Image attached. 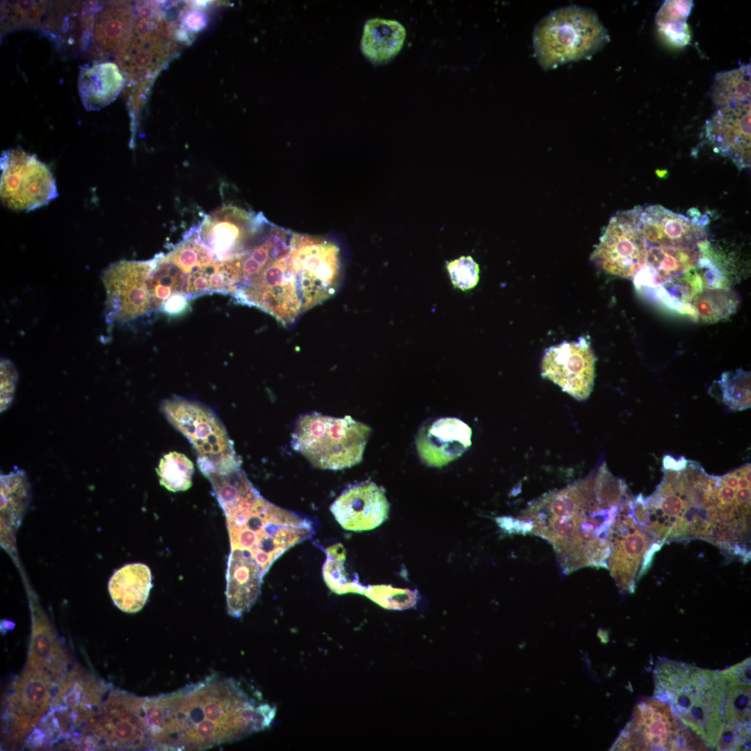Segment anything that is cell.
Instances as JSON below:
<instances>
[{
    "instance_id": "10",
    "label": "cell",
    "mask_w": 751,
    "mask_h": 751,
    "mask_svg": "<svg viewBox=\"0 0 751 751\" xmlns=\"http://www.w3.org/2000/svg\"><path fill=\"white\" fill-rule=\"evenodd\" d=\"M635 497L617 514L609 536L607 569L620 591L632 593L661 547L654 543L633 515Z\"/></svg>"
},
{
    "instance_id": "30",
    "label": "cell",
    "mask_w": 751,
    "mask_h": 751,
    "mask_svg": "<svg viewBox=\"0 0 751 751\" xmlns=\"http://www.w3.org/2000/svg\"><path fill=\"white\" fill-rule=\"evenodd\" d=\"M405 35L404 26L394 19H370L363 28L361 51L373 64L387 63L401 51Z\"/></svg>"
},
{
    "instance_id": "26",
    "label": "cell",
    "mask_w": 751,
    "mask_h": 751,
    "mask_svg": "<svg viewBox=\"0 0 751 751\" xmlns=\"http://www.w3.org/2000/svg\"><path fill=\"white\" fill-rule=\"evenodd\" d=\"M264 576L250 556L238 549H231L226 573L227 613L240 617L257 599Z\"/></svg>"
},
{
    "instance_id": "21",
    "label": "cell",
    "mask_w": 751,
    "mask_h": 751,
    "mask_svg": "<svg viewBox=\"0 0 751 751\" xmlns=\"http://www.w3.org/2000/svg\"><path fill=\"white\" fill-rule=\"evenodd\" d=\"M714 151L739 170L750 166V102L718 108L705 125Z\"/></svg>"
},
{
    "instance_id": "29",
    "label": "cell",
    "mask_w": 751,
    "mask_h": 751,
    "mask_svg": "<svg viewBox=\"0 0 751 751\" xmlns=\"http://www.w3.org/2000/svg\"><path fill=\"white\" fill-rule=\"evenodd\" d=\"M131 6L127 3H108L96 15L92 31L95 50L109 55L120 49L131 28Z\"/></svg>"
},
{
    "instance_id": "36",
    "label": "cell",
    "mask_w": 751,
    "mask_h": 751,
    "mask_svg": "<svg viewBox=\"0 0 751 751\" xmlns=\"http://www.w3.org/2000/svg\"><path fill=\"white\" fill-rule=\"evenodd\" d=\"M723 732L750 735V684H727Z\"/></svg>"
},
{
    "instance_id": "43",
    "label": "cell",
    "mask_w": 751,
    "mask_h": 751,
    "mask_svg": "<svg viewBox=\"0 0 751 751\" xmlns=\"http://www.w3.org/2000/svg\"><path fill=\"white\" fill-rule=\"evenodd\" d=\"M17 380V372L8 360L1 362V405L4 410L12 401Z\"/></svg>"
},
{
    "instance_id": "17",
    "label": "cell",
    "mask_w": 751,
    "mask_h": 751,
    "mask_svg": "<svg viewBox=\"0 0 751 751\" xmlns=\"http://www.w3.org/2000/svg\"><path fill=\"white\" fill-rule=\"evenodd\" d=\"M685 730L665 702L656 698L647 700L636 706L633 718L620 741L621 749L684 750Z\"/></svg>"
},
{
    "instance_id": "25",
    "label": "cell",
    "mask_w": 751,
    "mask_h": 751,
    "mask_svg": "<svg viewBox=\"0 0 751 751\" xmlns=\"http://www.w3.org/2000/svg\"><path fill=\"white\" fill-rule=\"evenodd\" d=\"M708 246L682 248L647 243L645 265L633 277L636 286L651 289L684 274L698 264Z\"/></svg>"
},
{
    "instance_id": "23",
    "label": "cell",
    "mask_w": 751,
    "mask_h": 751,
    "mask_svg": "<svg viewBox=\"0 0 751 751\" xmlns=\"http://www.w3.org/2000/svg\"><path fill=\"white\" fill-rule=\"evenodd\" d=\"M471 430L462 421L439 419L423 427L416 444L421 460L431 467H442L460 457L471 445Z\"/></svg>"
},
{
    "instance_id": "40",
    "label": "cell",
    "mask_w": 751,
    "mask_h": 751,
    "mask_svg": "<svg viewBox=\"0 0 751 751\" xmlns=\"http://www.w3.org/2000/svg\"><path fill=\"white\" fill-rule=\"evenodd\" d=\"M327 558L323 567V576L329 588L337 594L357 592L362 588L357 581H350L346 572L345 549L337 544L326 549Z\"/></svg>"
},
{
    "instance_id": "7",
    "label": "cell",
    "mask_w": 751,
    "mask_h": 751,
    "mask_svg": "<svg viewBox=\"0 0 751 751\" xmlns=\"http://www.w3.org/2000/svg\"><path fill=\"white\" fill-rule=\"evenodd\" d=\"M609 41L596 13L576 5L556 9L535 26L533 42L544 70L591 57Z\"/></svg>"
},
{
    "instance_id": "6",
    "label": "cell",
    "mask_w": 751,
    "mask_h": 751,
    "mask_svg": "<svg viewBox=\"0 0 751 751\" xmlns=\"http://www.w3.org/2000/svg\"><path fill=\"white\" fill-rule=\"evenodd\" d=\"M226 521L231 549L250 556L263 576L286 551L314 533L309 519L275 506L260 494L226 516Z\"/></svg>"
},
{
    "instance_id": "41",
    "label": "cell",
    "mask_w": 751,
    "mask_h": 751,
    "mask_svg": "<svg viewBox=\"0 0 751 751\" xmlns=\"http://www.w3.org/2000/svg\"><path fill=\"white\" fill-rule=\"evenodd\" d=\"M1 7L3 22L8 27L36 23L45 10V3L34 1H4Z\"/></svg>"
},
{
    "instance_id": "33",
    "label": "cell",
    "mask_w": 751,
    "mask_h": 751,
    "mask_svg": "<svg viewBox=\"0 0 751 751\" xmlns=\"http://www.w3.org/2000/svg\"><path fill=\"white\" fill-rule=\"evenodd\" d=\"M739 300L732 289L726 287H704L692 298L686 314L695 321L714 323L732 315Z\"/></svg>"
},
{
    "instance_id": "3",
    "label": "cell",
    "mask_w": 751,
    "mask_h": 751,
    "mask_svg": "<svg viewBox=\"0 0 751 751\" xmlns=\"http://www.w3.org/2000/svg\"><path fill=\"white\" fill-rule=\"evenodd\" d=\"M272 229L268 257L233 297L288 325L337 291L341 253L338 245L327 239L275 225Z\"/></svg>"
},
{
    "instance_id": "37",
    "label": "cell",
    "mask_w": 751,
    "mask_h": 751,
    "mask_svg": "<svg viewBox=\"0 0 751 751\" xmlns=\"http://www.w3.org/2000/svg\"><path fill=\"white\" fill-rule=\"evenodd\" d=\"M156 472L160 484L168 490L177 492L191 487L194 467L184 453L171 451L161 458Z\"/></svg>"
},
{
    "instance_id": "39",
    "label": "cell",
    "mask_w": 751,
    "mask_h": 751,
    "mask_svg": "<svg viewBox=\"0 0 751 751\" xmlns=\"http://www.w3.org/2000/svg\"><path fill=\"white\" fill-rule=\"evenodd\" d=\"M722 399L733 411L750 407V373L741 369L725 372L719 380Z\"/></svg>"
},
{
    "instance_id": "9",
    "label": "cell",
    "mask_w": 751,
    "mask_h": 751,
    "mask_svg": "<svg viewBox=\"0 0 751 751\" xmlns=\"http://www.w3.org/2000/svg\"><path fill=\"white\" fill-rule=\"evenodd\" d=\"M168 421L192 444L202 474L240 465L232 441L216 415L198 403L181 398L165 400L161 407Z\"/></svg>"
},
{
    "instance_id": "1",
    "label": "cell",
    "mask_w": 751,
    "mask_h": 751,
    "mask_svg": "<svg viewBox=\"0 0 751 751\" xmlns=\"http://www.w3.org/2000/svg\"><path fill=\"white\" fill-rule=\"evenodd\" d=\"M275 712L232 678L215 677L143 702L148 747L155 750H204L233 742L268 727Z\"/></svg>"
},
{
    "instance_id": "16",
    "label": "cell",
    "mask_w": 751,
    "mask_h": 751,
    "mask_svg": "<svg viewBox=\"0 0 751 751\" xmlns=\"http://www.w3.org/2000/svg\"><path fill=\"white\" fill-rule=\"evenodd\" d=\"M266 220L234 205H223L208 214L197 236L216 259L231 261L251 245Z\"/></svg>"
},
{
    "instance_id": "32",
    "label": "cell",
    "mask_w": 751,
    "mask_h": 751,
    "mask_svg": "<svg viewBox=\"0 0 751 751\" xmlns=\"http://www.w3.org/2000/svg\"><path fill=\"white\" fill-rule=\"evenodd\" d=\"M707 287L700 262L692 269L661 286L651 289L655 298L668 307L687 314L693 296Z\"/></svg>"
},
{
    "instance_id": "14",
    "label": "cell",
    "mask_w": 751,
    "mask_h": 751,
    "mask_svg": "<svg viewBox=\"0 0 751 751\" xmlns=\"http://www.w3.org/2000/svg\"><path fill=\"white\" fill-rule=\"evenodd\" d=\"M154 259L122 260L103 271L106 291V318L109 322H127L152 312L147 277Z\"/></svg>"
},
{
    "instance_id": "15",
    "label": "cell",
    "mask_w": 751,
    "mask_h": 751,
    "mask_svg": "<svg viewBox=\"0 0 751 751\" xmlns=\"http://www.w3.org/2000/svg\"><path fill=\"white\" fill-rule=\"evenodd\" d=\"M143 697L115 692L91 718L86 732L110 748L148 749L143 716Z\"/></svg>"
},
{
    "instance_id": "13",
    "label": "cell",
    "mask_w": 751,
    "mask_h": 751,
    "mask_svg": "<svg viewBox=\"0 0 751 751\" xmlns=\"http://www.w3.org/2000/svg\"><path fill=\"white\" fill-rule=\"evenodd\" d=\"M647 253L638 206L611 217L591 260L608 274L633 279L645 265Z\"/></svg>"
},
{
    "instance_id": "24",
    "label": "cell",
    "mask_w": 751,
    "mask_h": 751,
    "mask_svg": "<svg viewBox=\"0 0 751 751\" xmlns=\"http://www.w3.org/2000/svg\"><path fill=\"white\" fill-rule=\"evenodd\" d=\"M51 682L45 675L31 670L19 677L7 709L8 724L14 736H26L47 711Z\"/></svg>"
},
{
    "instance_id": "27",
    "label": "cell",
    "mask_w": 751,
    "mask_h": 751,
    "mask_svg": "<svg viewBox=\"0 0 751 751\" xmlns=\"http://www.w3.org/2000/svg\"><path fill=\"white\" fill-rule=\"evenodd\" d=\"M124 78L116 64L103 62L83 67L78 79V90L83 106L97 111L111 104L119 95Z\"/></svg>"
},
{
    "instance_id": "34",
    "label": "cell",
    "mask_w": 751,
    "mask_h": 751,
    "mask_svg": "<svg viewBox=\"0 0 751 751\" xmlns=\"http://www.w3.org/2000/svg\"><path fill=\"white\" fill-rule=\"evenodd\" d=\"M750 65L717 73L711 90L718 108L750 102Z\"/></svg>"
},
{
    "instance_id": "4",
    "label": "cell",
    "mask_w": 751,
    "mask_h": 751,
    "mask_svg": "<svg viewBox=\"0 0 751 751\" xmlns=\"http://www.w3.org/2000/svg\"><path fill=\"white\" fill-rule=\"evenodd\" d=\"M664 475L649 496L635 498L633 515L652 541L711 542L716 524L720 476L684 457L663 458Z\"/></svg>"
},
{
    "instance_id": "44",
    "label": "cell",
    "mask_w": 751,
    "mask_h": 751,
    "mask_svg": "<svg viewBox=\"0 0 751 751\" xmlns=\"http://www.w3.org/2000/svg\"><path fill=\"white\" fill-rule=\"evenodd\" d=\"M721 672L725 678L727 684H750V658L749 657L743 661Z\"/></svg>"
},
{
    "instance_id": "22",
    "label": "cell",
    "mask_w": 751,
    "mask_h": 751,
    "mask_svg": "<svg viewBox=\"0 0 751 751\" xmlns=\"http://www.w3.org/2000/svg\"><path fill=\"white\" fill-rule=\"evenodd\" d=\"M389 505L383 490L365 481L349 487L332 503L330 511L345 530L374 529L388 517Z\"/></svg>"
},
{
    "instance_id": "42",
    "label": "cell",
    "mask_w": 751,
    "mask_h": 751,
    "mask_svg": "<svg viewBox=\"0 0 751 751\" xmlns=\"http://www.w3.org/2000/svg\"><path fill=\"white\" fill-rule=\"evenodd\" d=\"M446 268L453 286L465 291L474 288L479 281L478 264L471 256H460L446 264Z\"/></svg>"
},
{
    "instance_id": "20",
    "label": "cell",
    "mask_w": 751,
    "mask_h": 751,
    "mask_svg": "<svg viewBox=\"0 0 751 751\" xmlns=\"http://www.w3.org/2000/svg\"><path fill=\"white\" fill-rule=\"evenodd\" d=\"M640 221L649 245L682 248L708 245L704 216L688 217L656 204L640 207Z\"/></svg>"
},
{
    "instance_id": "31",
    "label": "cell",
    "mask_w": 751,
    "mask_h": 751,
    "mask_svg": "<svg viewBox=\"0 0 751 751\" xmlns=\"http://www.w3.org/2000/svg\"><path fill=\"white\" fill-rule=\"evenodd\" d=\"M99 688L94 680L76 679V675L72 674V678L67 679L60 688L56 697L57 707L62 713L70 714L73 722H81L90 716V710L99 702L102 693Z\"/></svg>"
},
{
    "instance_id": "11",
    "label": "cell",
    "mask_w": 751,
    "mask_h": 751,
    "mask_svg": "<svg viewBox=\"0 0 751 751\" xmlns=\"http://www.w3.org/2000/svg\"><path fill=\"white\" fill-rule=\"evenodd\" d=\"M750 464L720 476V514L711 544L743 563L750 559Z\"/></svg>"
},
{
    "instance_id": "28",
    "label": "cell",
    "mask_w": 751,
    "mask_h": 751,
    "mask_svg": "<svg viewBox=\"0 0 751 751\" xmlns=\"http://www.w3.org/2000/svg\"><path fill=\"white\" fill-rule=\"evenodd\" d=\"M152 587L151 571L143 563L125 565L114 572L108 582V591L115 605L131 613L144 606Z\"/></svg>"
},
{
    "instance_id": "5",
    "label": "cell",
    "mask_w": 751,
    "mask_h": 751,
    "mask_svg": "<svg viewBox=\"0 0 751 751\" xmlns=\"http://www.w3.org/2000/svg\"><path fill=\"white\" fill-rule=\"evenodd\" d=\"M655 697L711 748L724 727L727 682L721 671L662 659L654 670Z\"/></svg>"
},
{
    "instance_id": "8",
    "label": "cell",
    "mask_w": 751,
    "mask_h": 751,
    "mask_svg": "<svg viewBox=\"0 0 751 751\" xmlns=\"http://www.w3.org/2000/svg\"><path fill=\"white\" fill-rule=\"evenodd\" d=\"M370 432L368 426L350 417L313 413L297 421L291 444L316 467L342 469L361 461Z\"/></svg>"
},
{
    "instance_id": "35",
    "label": "cell",
    "mask_w": 751,
    "mask_h": 751,
    "mask_svg": "<svg viewBox=\"0 0 751 751\" xmlns=\"http://www.w3.org/2000/svg\"><path fill=\"white\" fill-rule=\"evenodd\" d=\"M692 1H665L659 10L655 23L665 40L675 47L686 46L691 35L686 23Z\"/></svg>"
},
{
    "instance_id": "19",
    "label": "cell",
    "mask_w": 751,
    "mask_h": 751,
    "mask_svg": "<svg viewBox=\"0 0 751 751\" xmlns=\"http://www.w3.org/2000/svg\"><path fill=\"white\" fill-rule=\"evenodd\" d=\"M161 22L142 11L134 19L124 42L118 50L117 60L130 79L153 73L170 54V42L163 35Z\"/></svg>"
},
{
    "instance_id": "18",
    "label": "cell",
    "mask_w": 751,
    "mask_h": 751,
    "mask_svg": "<svg viewBox=\"0 0 751 751\" xmlns=\"http://www.w3.org/2000/svg\"><path fill=\"white\" fill-rule=\"evenodd\" d=\"M595 357L584 338L564 341L545 350L542 376L578 401L588 398L594 385Z\"/></svg>"
},
{
    "instance_id": "12",
    "label": "cell",
    "mask_w": 751,
    "mask_h": 751,
    "mask_svg": "<svg viewBox=\"0 0 751 751\" xmlns=\"http://www.w3.org/2000/svg\"><path fill=\"white\" fill-rule=\"evenodd\" d=\"M0 168L1 200L10 209L30 211L58 195L52 172L35 154L21 149L3 151Z\"/></svg>"
},
{
    "instance_id": "38",
    "label": "cell",
    "mask_w": 751,
    "mask_h": 751,
    "mask_svg": "<svg viewBox=\"0 0 751 751\" xmlns=\"http://www.w3.org/2000/svg\"><path fill=\"white\" fill-rule=\"evenodd\" d=\"M163 256L180 268L185 275V279L200 268L217 260L202 243L197 234L186 238L173 250Z\"/></svg>"
},
{
    "instance_id": "2",
    "label": "cell",
    "mask_w": 751,
    "mask_h": 751,
    "mask_svg": "<svg viewBox=\"0 0 751 751\" xmlns=\"http://www.w3.org/2000/svg\"><path fill=\"white\" fill-rule=\"evenodd\" d=\"M633 498L625 483L603 464L585 479L532 503L511 526L549 541L565 573L584 567L607 569L611 527Z\"/></svg>"
}]
</instances>
